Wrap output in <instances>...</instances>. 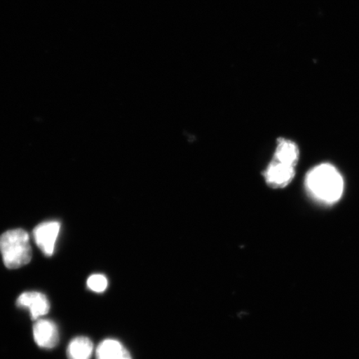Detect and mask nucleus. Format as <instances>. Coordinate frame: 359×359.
<instances>
[{
	"instance_id": "1",
	"label": "nucleus",
	"mask_w": 359,
	"mask_h": 359,
	"mask_svg": "<svg viewBox=\"0 0 359 359\" xmlns=\"http://www.w3.org/2000/svg\"><path fill=\"white\" fill-rule=\"evenodd\" d=\"M307 189L314 198L326 204L338 201L344 192V179L333 165H317L306 177Z\"/></svg>"
},
{
	"instance_id": "2",
	"label": "nucleus",
	"mask_w": 359,
	"mask_h": 359,
	"mask_svg": "<svg viewBox=\"0 0 359 359\" xmlns=\"http://www.w3.org/2000/svg\"><path fill=\"white\" fill-rule=\"evenodd\" d=\"M0 253L8 269H19L28 264L32 259L28 233L21 229L4 233L0 236Z\"/></svg>"
},
{
	"instance_id": "10",
	"label": "nucleus",
	"mask_w": 359,
	"mask_h": 359,
	"mask_svg": "<svg viewBox=\"0 0 359 359\" xmlns=\"http://www.w3.org/2000/svg\"><path fill=\"white\" fill-rule=\"evenodd\" d=\"M87 285L90 290L96 292V293H102L107 290L109 281H107L105 276L96 273V275H93L88 278Z\"/></svg>"
},
{
	"instance_id": "9",
	"label": "nucleus",
	"mask_w": 359,
	"mask_h": 359,
	"mask_svg": "<svg viewBox=\"0 0 359 359\" xmlns=\"http://www.w3.org/2000/svg\"><path fill=\"white\" fill-rule=\"evenodd\" d=\"M94 346L87 337H77L67 346V355L69 359H91Z\"/></svg>"
},
{
	"instance_id": "3",
	"label": "nucleus",
	"mask_w": 359,
	"mask_h": 359,
	"mask_svg": "<svg viewBox=\"0 0 359 359\" xmlns=\"http://www.w3.org/2000/svg\"><path fill=\"white\" fill-rule=\"evenodd\" d=\"M60 231V224L57 222H43L35 227L33 232L35 243L46 257H50L55 252Z\"/></svg>"
},
{
	"instance_id": "8",
	"label": "nucleus",
	"mask_w": 359,
	"mask_h": 359,
	"mask_svg": "<svg viewBox=\"0 0 359 359\" xmlns=\"http://www.w3.org/2000/svg\"><path fill=\"white\" fill-rule=\"evenodd\" d=\"M299 159V150L294 142L279 139L273 159L283 164L295 168Z\"/></svg>"
},
{
	"instance_id": "4",
	"label": "nucleus",
	"mask_w": 359,
	"mask_h": 359,
	"mask_svg": "<svg viewBox=\"0 0 359 359\" xmlns=\"http://www.w3.org/2000/svg\"><path fill=\"white\" fill-rule=\"evenodd\" d=\"M16 304L18 307L28 309L33 320L46 316L50 309L46 295L35 291L25 292L18 298Z\"/></svg>"
},
{
	"instance_id": "7",
	"label": "nucleus",
	"mask_w": 359,
	"mask_h": 359,
	"mask_svg": "<svg viewBox=\"0 0 359 359\" xmlns=\"http://www.w3.org/2000/svg\"><path fill=\"white\" fill-rule=\"evenodd\" d=\"M97 359H133L128 350L116 339H105L96 350Z\"/></svg>"
},
{
	"instance_id": "5",
	"label": "nucleus",
	"mask_w": 359,
	"mask_h": 359,
	"mask_svg": "<svg viewBox=\"0 0 359 359\" xmlns=\"http://www.w3.org/2000/svg\"><path fill=\"white\" fill-rule=\"evenodd\" d=\"M34 339L38 346L51 349L57 346L60 341V332L55 322L49 320H38L34 325Z\"/></svg>"
},
{
	"instance_id": "6",
	"label": "nucleus",
	"mask_w": 359,
	"mask_h": 359,
	"mask_svg": "<svg viewBox=\"0 0 359 359\" xmlns=\"http://www.w3.org/2000/svg\"><path fill=\"white\" fill-rule=\"evenodd\" d=\"M268 185L273 188H283L289 185L295 176L294 168L273 160L264 173Z\"/></svg>"
}]
</instances>
